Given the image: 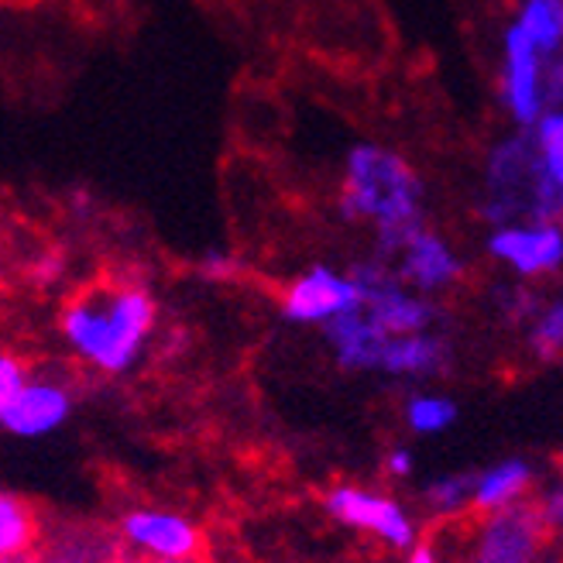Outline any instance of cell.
<instances>
[{
  "label": "cell",
  "instance_id": "15",
  "mask_svg": "<svg viewBox=\"0 0 563 563\" xmlns=\"http://www.w3.org/2000/svg\"><path fill=\"white\" fill-rule=\"evenodd\" d=\"M532 485H537V467L526 457H501L498 464L477 471L474 512L492 516L501 509H512V505H522Z\"/></svg>",
  "mask_w": 563,
  "mask_h": 563
},
{
  "label": "cell",
  "instance_id": "27",
  "mask_svg": "<svg viewBox=\"0 0 563 563\" xmlns=\"http://www.w3.org/2000/svg\"><path fill=\"white\" fill-rule=\"evenodd\" d=\"M385 474L391 477V482H409V477L416 474V457L409 446H391L385 454Z\"/></svg>",
  "mask_w": 563,
  "mask_h": 563
},
{
  "label": "cell",
  "instance_id": "4",
  "mask_svg": "<svg viewBox=\"0 0 563 563\" xmlns=\"http://www.w3.org/2000/svg\"><path fill=\"white\" fill-rule=\"evenodd\" d=\"M498 103L512 128L522 131L550 110V55L516 21L498 35Z\"/></svg>",
  "mask_w": 563,
  "mask_h": 563
},
{
  "label": "cell",
  "instance_id": "29",
  "mask_svg": "<svg viewBox=\"0 0 563 563\" xmlns=\"http://www.w3.org/2000/svg\"><path fill=\"white\" fill-rule=\"evenodd\" d=\"M406 563H446L440 547L430 543V540H419L412 550H406Z\"/></svg>",
  "mask_w": 563,
  "mask_h": 563
},
{
  "label": "cell",
  "instance_id": "7",
  "mask_svg": "<svg viewBox=\"0 0 563 563\" xmlns=\"http://www.w3.org/2000/svg\"><path fill=\"white\" fill-rule=\"evenodd\" d=\"M323 512L357 532H372L388 550H412L419 543V522L399 498L361 488V485H333L323 495Z\"/></svg>",
  "mask_w": 563,
  "mask_h": 563
},
{
  "label": "cell",
  "instance_id": "3",
  "mask_svg": "<svg viewBox=\"0 0 563 563\" xmlns=\"http://www.w3.org/2000/svg\"><path fill=\"white\" fill-rule=\"evenodd\" d=\"M474 217L488 231L519 220L563 223V192L543 168L529 131L516 128L485 152L477 168Z\"/></svg>",
  "mask_w": 563,
  "mask_h": 563
},
{
  "label": "cell",
  "instance_id": "1",
  "mask_svg": "<svg viewBox=\"0 0 563 563\" xmlns=\"http://www.w3.org/2000/svg\"><path fill=\"white\" fill-rule=\"evenodd\" d=\"M430 186L419 168L382 141H357L341 158L336 217L372 231V255L391 258L402 241L427 228Z\"/></svg>",
  "mask_w": 563,
  "mask_h": 563
},
{
  "label": "cell",
  "instance_id": "12",
  "mask_svg": "<svg viewBox=\"0 0 563 563\" xmlns=\"http://www.w3.org/2000/svg\"><path fill=\"white\" fill-rule=\"evenodd\" d=\"M543 537L547 529L529 505H512L485 516L474 540L471 563H547L543 560Z\"/></svg>",
  "mask_w": 563,
  "mask_h": 563
},
{
  "label": "cell",
  "instance_id": "22",
  "mask_svg": "<svg viewBox=\"0 0 563 563\" xmlns=\"http://www.w3.org/2000/svg\"><path fill=\"white\" fill-rule=\"evenodd\" d=\"M543 306V296L529 286V282L516 278L509 282V286H501L495 292V309H498V317L505 323H512V327H529V320L537 317V309Z\"/></svg>",
  "mask_w": 563,
  "mask_h": 563
},
{
  "label": "cell",
  "instance_id": "14",
  "mask_svg": "<svg viewBox=\"0 0 563 563\" xmlns=\"http://www.w3.org/2000/svg\"><path fill=\"white\" fill-rule=\"evenodd\" d=\"M320 333H323V344H327L333 364L351 375H375L378 354L391 336L388 330H382L368 313H364V309L327 323Z\"/></svg>",
  "mask_w": 563,
  "mask_h": 563
},
{
  "label": "cell",
  "instance_id": "2",
  "mask_svg": "<svg viewBox=\"0 0 563 563\" xmlns=\"http://www.w3.org/2000/svg\"><path fill=\"white\" fill-rule=\"evenodd\" d=\"M158 323V302L137 282H103L59 309V336L87 368L121 378L145 357Z\"/></svg>",
  "mask_w": 563,
  "mask_h": 563
},
{
  "label": "cell",
  "instance_id": "5",
  "mask_svg": "<svg viewBox=\"0 0 563 563\" xmlns=\"http://www.w3.org/2000/svg\"><path fill=\"white\" fill-rule=\"evenodd\" d=\"M357 309H364L361 282L354 278L351 268L344 272L327 262H317L292 275L278 299L282 320L292 327H317V330L347 313H357Z\"/></svg>",
  "mask_w": 563,
  "mask_h": 563
},
{
  "label": "cell",
  "instance_id": "23",
  "mask_svg": "<svg viewBox=\"0 0 563 563\" xmlns=\"http://www.w3.org/2000/svg\"><path fill=\"white\" fill-rule=\"evenodd\" d=\"M196 268H200L207 282H234L244 272V262L234 247H207Z\"/></svg>",
  "mask_w": 563,
  "mask_h": 563
},
{
  "label": "cell",
  "instance_id": "25",
  "mask_svg": "<svg viewBox=\"0 0 563 563\" xmlns=\"http://www.w3.org/2000/svg\"><path fill=\"white\" fill-rule=\"evenodd\" d=\"M32 282L35 286H42V289H48V286H59V282L66 278V255L59 247H48V251H38L35 255V262H32Z\"/></svg>",
  "mask_w": 563,
  "mask_h": 563
},
{
  "label": "cell",
  "instance_id": "8",
  "mask_svg": "<svg viewBox=\"0 0 563 563\" xmlns=\"http://www.w3.org/2000/svg\"><path fill=\"white\" fill-rule=\"evenodd\" d=\"M485 255L522 282L550 278L563 268V223H501L485 234Z\"/></svg>",
  "mask_w": 563,
  "mask_h": 563
},
{
  "label": "cell",
  "instance_id": "30",
  "mask_svg": "<svg viewBox=\"0 0 563 563\" xmlns=\"http://www.w3.org/2000/svg\"><path fill=\"white\" fill-rule=\"evenodd\" d=\"M69 210H73V217L87 220V217L93 213V196H87V192H76V196H69Z\"/></svg>",
  "mask_w": 563,
  "mask_h": 563
},
{
  "label": "cell",
  "instance_id": "6",
  "mask_svg": "<svg viewBox=\"0 0 563 563\" xmlns=\"http://www.w3.org/2000/svg\"><path fill=\"white\" fill-rule=\"evenodd\" d=\"M351 272L361 282L364 313H368L382 330H388V333L437 330V323H440V306H437V299L409 289L406 282L396 275V268H391L385 258L368 255L364 262H357Z\"/></svg>",
  "mask_w": 563,
  "mask_h": 563
},
{
  "label": "cell",
  "instance_id": "28",
  "mask_svg": "<svg viewBox=\"0 0 563 563\" xmlns=\"http://www.w3.org/2000/svg\"><path fill=\"white\" fill-rule=\"evenodd\" d=\"M550 107L563 110V48L550 59Z\"/></svg>",
  "mask_w": 563,
  "mask_h": 563
},
{
  "label": "cell",
  "instance_id": "13",
  "mask_svg": "<svg viewBox=\"0 0 563 563\" xmlns=\"http://www.w3.org/2000/svg\"><path fill=\"white\" fill-rule=\"evenodd\" d=\"M450 357H454V347H450V341L440 330L391 333L378 354L375 375L402 378V382H430L450 368Z\"/></svg>",
  "mask_w": 563,
  "mask_h": 563
},
{
  "label": "cell",
  "instance_id": "17",
  "mask_svg": "<svg viewBox=\"0 0 563 563\" xmlns=\"http://www.w3.org/2000/svg\"><path fill=\"white\" fill-rule=\"evenodd\" d=\"M512 21L550 59L563 48V0H516Z\"/></svg>",
  "mask_w": 563,
  "mask_h": 563
},
{
  "label": "cell",
  "instance_id": "31",
  "mask_svg": "<svg viewBox=\"0 0 563 563\" xmlns=\"http://www.w3.org/2000/svg\"><path fill=\"white\" fill-rule=\"evenodd\" d=\"M148 563H192V560H148Z\"/></svg>",
  "mask_w": 563,
  "mask_h": 563
},
{
  "label": "cell",
  "instance_id": "26",
  "mask_svg": "<svg viewBox=\"0 0 563 563\" xmlns=\"http://www.w3.org/2000/svg\"><path fill=\"white\" fill-rule=\"evenodd\" d=\"M27 382H32V375H27L24 361L18 354H0V406L11 402Z\"/></svg>",
  "mask_w": 563,
  "mask_h": 563
},
{
  "label": "cell",
  "instance_id": "19",
  "mask_svg": "<svg viewBox=\"0 0 563 563\" xmlns=\"http://www.w3.org/2000/svg\"><path fill=\"white\" fill-rule=\"evenodd\" d=\"M526 344L537 361H560L563 357V292L547 296L537 317L526 327Z\"/></svg>",
  "mask_w": 563,
  "mask_h": 563
},
{
  "label": "cell",
  "instance_id": "18",
  "mask_svg": "<svg viewBox=\"0 0 563 563\" xmlns=\"http://www.w3.org/2000/svg\"><path fill=\"white\" fill-rule=\"evenodd\" d=\"M474 488H477V471H450L440 474L422 488V505L437 519L461 516L464 509H474Z\"/></svg>",
  "mask_w": 563,
  "mask_h": 563
},
{
  "label": "cell",
  "instance_id": "24",
  "mask_svg": "<svg viewBox=\"0 0 563 563\" xmlns=\"http://www.w3.org/2000/svg\"><path fill=\"white\" fill-rule=\"evenodd\" d=\"M532 509H537L547 532H563V474L550 477V482L540 488V498Z\"/></svg>",
  "mask_w": 563,
  "mask_h": 563
},
{
  "label": "cell",
  "instance_id": "20",
  "mask_svg": "<svg viewBox=\"0 0 563 563\" xmlns=\"http://www.w3.org/2000/svg\"><path fill=\"white\" fill-rule=\"evenodd\" d=\"M35 543V516L32 509L11 492L0 495V556L14 560L27 553Z\"/></svg>",
  "mask_w": 563,
  "mask_h": 563
},
{
  "label": "cell",
  "instance_id": "16",
  "mask_svg": "<svg viewBox=\"0 0 563 563\" xmlns=\"http://www.w3.org/2000/svg\"><path fill=\"white\" fill-rule=\"evenodd\" d=\"M457 416H461L457 402L443 396V391H430V388L409 391L402 402V422L416 437H443L446 430H454Z\"/></svg>",
  "mask_w": 563,
  "mask_h": 563
},
{
  "label": "cell",
  "instance_id": "21",
  "mask_svg": "<svg viewBox=\"0 0 563 563\" xmlns=\"http://www.w3.org/2000/svg\"><path fill=\"white\" fill-rule=\"evenodd\" d=\"M532 134V145L540 152V162L550 173L553 186L563 192V110L550 107L547 114L529 128Z\"/></svg>",
  "mask_w": 563,
  "mask_h": 563
},
{
  "label": "cell",
  "instance_id": "11",
  "mask_svg": "<svg viewBox=\"0 0 563 563\" xmlns=\"http://www.w3.org/2000/svg\"><path fill=\"white\" fill-rule=\"evenodd\" d=\"M73 388L59 378H32L11 402L0 406V427L14 440H42L59 433L73 416Z\"/></svg>",
  "mask_w": 563,
  "mask_h": 563
},
{
  "label": "cell",
  "instance_id": "10",
  "mask_svg": "<svg viewBox=\"0 0 563 563\" xmlns=\"http://www.w3.org/2000/svg\"><path fill=\"white\" fill-rule=\"evenodd\" d=\"M121 543L145 560H192L200 553V529L176 509L137 505L121 516Z\"/></svg>",
  "mask_w": 563,
  "mask_h": 563
},
{
  "label": "cell",
  "instance_id": "9",
  "mask_svg": "<svg viewBox=\"0 0 563 563\" xmlns=\"http://www.w3.org/2000/svg\"><path fill=\"white\" fill-rule=\"evenodd\" d=\"M388 265L396 268V275L406 282L409 289L430 296V299L454 289L464 278V268H467L461 247L433 228L412 231L396 255L388 258Z\"/></svg>",
  "mask_w": 563,
  "mask_h": 563
}]
</instances>
